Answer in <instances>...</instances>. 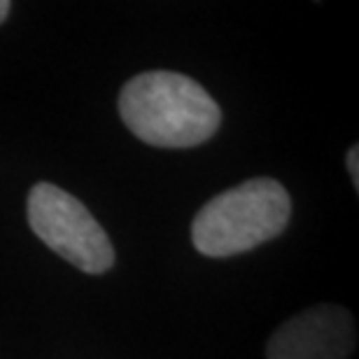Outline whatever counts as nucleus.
Masks as SVG:
<instances>
[{
	"instance_id": "obj_1",
	"label": "nucleus",
	"mask_w": 359,
	"mask_h": 359,
	"mask_svg": "<svg viewBox=\"0 0 359 359\" xmlns=\"http://www.w3.org/2000/svg\"><path fill=\"white\" fill-rule=\"evenodd\" d=\"M119 114L142 142L154 147H196L210 140L222 124L215 98L191 77L152 70L124 84Z\"/></svg>"
},
{
	"instance_id": "obj_2",
	"label": "nucleus",
	"mask_w": 359,
	"mask_h": 359,
	"mask_svg": "<svg viewBox=\"0 0 359 359\" xmlns=\"http://www.w3.org/2000/svg\"><path fill=\"white\" fill-rule=\"evenodd\" d=\"M292 201L278 180L252 177L201 208L191 224L194 248L205 257H233L276 238L290 224Z\"/></svg>"
},
{
	"instance_id": "obj_5",
	"label": "nucleus",
	"mask_w": 359,
	"mask_h": 359,
	"mask_svg": "<svg viewBox=\"0 0 359 359\" xmlns=\"http://www.w3.org/2000/svg\"><path fill=\"white\" fill-rule=\"evenodd\" d=\"M348 170H350V175H353V184H355V189H359V147L353 145V149L348 152Z\"/></svg>"
},
{
	"instance_id": "obj_3",
	"label": "nucleus",
	"mask_w": 359,
	"mask_h": 359,
	"mask_svg": "<svg viewBox=\"0 0 359 359\" xmlns=\"http://www.w3.org/2000/svg\"><path fill=\"white\" fill-rule=\"evenodd\" d=\"M28 224L33 233L84 273H105L114 264V250L105 229L84 208L52 182L35 184L28 194Z\"/></svg>"
},
{
	"instance_id": "obj_4",
	"label": "nucleus",
	"mask_w": 359,
	"mask_h": 359,
	"mask_svg": "<svg viewBox=\"0 0 359 359\" xmlns=\"http://www.w3.org/2000/svg\"><path fill=\"white\" fill-rule=\"evenodd\" d=\"M355 320L343 306L322 304L280 325L266 346L269 359H346L355 350Z\"/></svg>"
},
{
	"instance_id": "obj_6",
	"label": "nucleus",
	"mask_w": 359,
	"mask_h": 359,
	"mask_svg": "<svg viewBox=\"0 0 359 359\" xmlns=\"http://www.w3.org/2000/svg\"><path fill=\"white\" fill-rule=\"evenodd\" d=\"M12 10V5H10V0H0V24L7 19V14H10Z\"/></svg>"
}]
</instances>
